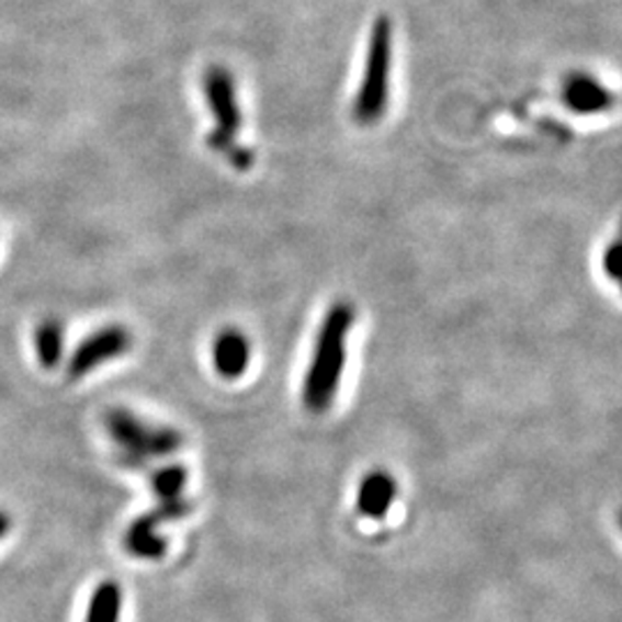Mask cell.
I'll return each mask as SVG.
<instances>
[{
  "label": "cell",
  "mask_w": 622,
  "mask_h": 622,
  "mask_svg": "<svg viewBox=\"0 0 622 622\" xmlns=\"http://www.w3.org/2000/svg\"><path fill=\"white\" fill-rule=\"evenodd\" d=\"M355 320L353 305L335 303L320 323L309 372L303 385V402L312 412H326L332 406L346 364V341Z\"/></svg>",
  "instance_id": "cell-1"
},
{
  "label": "cell",
  "mask_w": 622,
  "mask_h": 622,
  "mask_svg": "<svg viewBox=\"0 0 622 622\" xmlns=\"http://www.w3.org/2000/svg\"><path fill=\"white\" fill-rule=\"evenodd\" d=\"M389 65H392V23L387 16H378L372 26V37H369L364 75L353 102V118L360 125L378 123L387 111Z\"/></svg>",
  "instance_id": "cell-2"
},
{
  "label": "cell",
  "mask_w": 622,
  "mask_h": 622,
  "mask_svg": "<svg viewBox=\"0 0 622 622\" xmlns=\"http://www.w3.org/2000/svg\"><path fill=\"white\" fill-rule=\"evenodd\" d=\"M106 429L123 448L121 461L127 466H144L152 456H169L182 448V436L167 427H148L129 410H109Z\"/></svg>",
  "instance_id": "cell-3"
},
{
  "label": "cell",
  "mask_w": 622,
  "mask_h": 622,
  "mask_svg": "<svg viewBox=\"0 0 622 622\" xmlns=\"http://www.w3.org/2000/svg\"><path fill=\"white\" fill-rule=\"evenodd\" d=\"M203 92L211 113L215 115L217 127L207 134V148L222 152L224 157L236 150L238 144V132L242 127V115L238 106V92H236V79L228 72L226 67L215 65L205 72L203 79Z\"/></svg>",
  "instance_id": "cell-4"
},
{
  "label": "cell",
  "mask_w": 622,
  "mask_h": 622,
  "mask_svg": "<svg viewBox=\"0 0 622 622\" xmlns=\"http://www.w3.org/2000/svg\"><path fill=\"white\" fill-rule=\"evenodd\" d=\"M192 512V505L180 498L161 500L155 510L138 517L125 535V544L132 556L144 561H157L167 553V540L157 533V528L165 521H176L188 517Z\"/></svg>",
  "instance_id": "cell-5"
},
{
  "label": "cell",
  "mask_w": 622,
  "mask_h": 622,
  "mask_svg": "<svg viewBox=\"0 0 622 622\" xmlns=\"http://www.w3.org/2000/svg\"><path fill=\"white\" fill-rule=\"evenodd\" d=\"M132 349V335L123 326H106L83 339L67 362V378L77 381L95 372L98 366L125 355Z\"/></svg>",
  "instance_id": "cell-6"
},
{
  "label": "cell",
  "mask_w": 622,
  "mask_h": 622,
  "mask_svg": "<svg viewBox=\"0 0 622 622\" xmlns=\"http://www.w3.org/2000/svg\"><path fill=\"white\" fill-rule=\"evenodd\" d=\"M563 100L574 113L581 115L602 113L613 104L611 92L590 75H569L563 86Z\"/></svg>",
  "instance_id": "cell-7"
},
{
  "label": "cell",
  "mask_w": 622,
  "mask_h": 622,
  "mask_svg": "<svg viewBox=\"0 0 622 622\" xmlns=\"http://www.w3.org/2000/svg\"><path fill=\"white\" fill-rule=\"evenodd\" d=\"M213 360L217 374L224 378H240L251 360V346L238 330H226L215 339Z\"/></svg>",
  "instance_id": "cell-8"
},
{
  "label": "cell",
  "mask_w": 622,
  "mask_h": 622,
  "mask_svg": "<svg viewBox=\"0 0 622 622\" xmlns=\"http://www.w3.org/2000/svg\"><path fill=\"white\" fill-rule=\"evenodd\" d=\"M397 496V484L385 471L369 473L358 489V510L369 519H383Z\"/></svg>",
  "instance_id": "cell-9"
},
{
  "label": "cell",
  "mask_w": 622,
  "mask_h": 622,
  "mask_svg": "<svg viewBox=\"0 0 622 622\" xmlns=\"http://www.w3.org/2000/svg\"><path fill=\"white\" fill-rule=\"evenodd\" d=\"M123 611V590L115 581H102L90 597L86 622H118Z\"/></svg>",
  "instance_id": "cell-10"
},
{
  "label": "cell",
  "mask_w": 622,
  "mask_h": 622,
  "mask_svg": "<svg viewBox=\"0 0 622 622\" xmlns=\"http://www.w3.org/2000/svg\"><path fill=\"white\" fill-rule=\"evenodd\" d=\"M63 343H65V328L56 318H46L39 323L35 332V351L39 364L44 369H54L63 358Z\"/></svg>",
  "instance_id": "cell-11"
},
{
  "label": "cell",
  "mask_w": 622,
  "mask_h": 622,
  "mask_svg": "<svg viewBox=\"0 0 622 622\" xmlns=\"http://www.w3.org/2000/svg\"><path fill=\"white\" fill-rule=\"evenodd\" d=\"M150 484H152V491L159 500L180 498L184 484H188V471H184L178 464L165 466V468H159L150 475Z\"/></svg>",
  "instance_id": "cell-12"
},
{
  "label": "cell",
  "mask_w": 622,
  "mask_h": 622,
  "mask_svg": "<svg viewBox=\"0 0 622 622\" xmlns=\"http://www.w3.org/2000/svg\"><path fill=\"white\" fill-rule=\"evenodd\" d=\"M602 268H604L609 280H613V282H618L622 276V224L618 228V236L613 238V242L604 251Z\"/></svg>",
  "instance_id": "cell-13"
},
{
  "label": "cell",
  "mask_w": 622,
  "mask_h": 622,
  "mask_svg": "<svg viewBox=\"0 0 622 622\" xmlns=\"http://www.w3.org/2000/svg\"><path fill=\"white\" fill-rule=\"evenodd\" d=\"M226 159H228V165L234 167V169H238V171H249V169L253 167V150H249V148H245V146H238L236 150H230V152L226 155Z\"/></svg>",
  "instance_id": "cell-14"
},
{
  "label": "cell",
  "mask_w": 622,
  "mask_h": 622,
  "mask_svg": "<svg viewBox=\"0 0 622 622\" xmlns=\"http://www.w3.org/2000/svg\"><path fill=\"white\" fill-rule=\"evenodd\" d=\"M10 528H12V519L3 510H0V540H3L10 533Z\"/></svg>",
  "instance_id": "cell-15"
},
{
  "label": "cell",
  "mask_w": 622,
  "mask_h": 622,
  "mask_svg": "<svg viewBox=\"0 0 622 622\" xmlns=\"http://www.w3.org/2000/svg\"><path fill=\"white\" fill-rule=\"evenodd\" d=\"M618 282H620V289H622V276H620V280H618Z\"/></svg>",
  "instance_id": "cell-16"
}]
</instances>
